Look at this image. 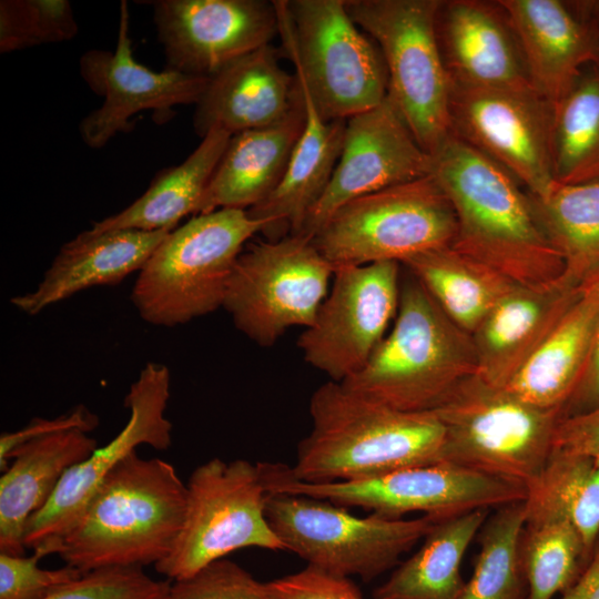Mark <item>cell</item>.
Listing matches in <instances>:
<instances>
[{
	"instance_id": "cell-17",
	"label": "cell",
	"mask_w": 599,
	"mask_h": 599,
	"mask_svg": "<svg viewBox=\"0 0 599 599\" xmlns=\"http://www.w3.org/2000/svg\"><path fill=\"white\" fill-rule=\"evenodd\" d=\"M153 21L166 68L210 78L278 34L274 0H158Z\"/></svg>"
},
{
	"instance_id": "cell-26",
	"label": "cell",
	"mask_w": 599,
	"mask_h": 599,
	"mask_svg": "<svg viewBox=\"0 0 599 599\" xmlns=\"http://www.w3.org/2000/svg\"><path fill=\"white\" fill-rule=\"evenodd\" d=\"M98 447L73 428L37 437L18 447L0 478V552L24 554L29 519L51 498L63 475Z\"/></svg>"
},
{
	"instance_id": "cell-3",
	"label": "cell",
	"mask_w": 599,
	"mask_h": 599,
	"mask_svg": "<svg viewBox=\"0 0 599 599\" xmlns=\"http://www.w3.org/2000/svg\"><path fill=\"white\" fill-rule=\"evenodd\" d=\"M187 489L175 468L133 451L101 483L60 540L65 565L83 573L106 567L154 566L182 528Z\"/></svg>"
},
{
	"instance_id": "cell-28",
	"label": "cell",
	"mask_w": 599,
	"mask_h": 599,
	"mask_svg": "<svg viewBox=\"0 0 599 599\" xmlns=\"http://www.w3.org/2000/svg\"><path fill=\"white\" fill-rule=\"evenodd\" d=\"M302 93L306 121L285 174L272 194L247 210L252 217L265 223L262 233L268 241L280 240L287 232L300 233L323 195L343 146L346 121L323 119L303 90Z\"/></svg>"
},
{
	"instance_id": "cell-23",
	"label": "cell",
	"mask_w": 599,
	"mask_h": 599,
	"mask_svg": "<svg viewBox=\"0 0 599 599\" xmlns=\"http://www.w3.org/2000/svg\"><path fill=\"white\" fill-rule=\"evenodd\" d=\"M277 51L264 45L209 78L195 104L193 128L202 139L211 131L230 135L283 120L298 93L295 74L278 63Z\"/></svg>"
},
{
	"instance_id": "cell-6",
	"label": "cell",
	"mask_w": 599,
	"mask_h": 599,
	"mask_svg": "<svg viewBox=\"0 0 599 599\" xmlns=\"http://www.w3.org/2000/svg\"><path fill=\"white\" fill-rule=\"evenodd\" d=\"M265 223L247 211L220 209L193 215L151 254L131 292L141 318L173 327L220 307L240 253Z\"/></svg>"
},
{
	"instance_id": "cell-43",
	"label": "cell",
	"mask_w": 599,
	"mask_h": 599,
	"mask_svg": "<svg viewBox=\"0 0 599 599\" xmlns=\"http://www.w3.org/2000/svg\"><path fill=\"white\" fill-rule=\"evenodd\" d=\"M552 448L599 459V406L562 417L555 433Z\"/></svg>"
},
{
	"instance_id": "cell-12",
	"label": "cell",
	"mask_w": 599,
	"mask_h": 599,
	"mask_svg": "<svg viewBox=\"0 0 599 599\" xmlns=\"http://www.w3.org/2000/svg\"><path fill=\"white\" fill-rule=\"evenodd\" d=\"M185 516L170 554L155 565L169 580L186 579L236 550H286L266 514L258 463L212 458L187 483Z\"/></svg>"
},
{
	"instance_id": "cell-22",
	"label": "cell",
	"mask_w": 599,
	"mask_h": 599,
	"mask_svg": "<svg viewBox=\"0 0 599 599\" xmlns=\"http://www.w3.org/2000/svg\"><path fill=\"white\" fill-rule=\"evenodd\" d=\"M580 287L561 277L545 284H516L471 334L477 375L505 387L546 341Z\"/></svg>"
},
{
	"instance_id": "cell-9",
	"label": "cell",
	"mask_w": 599,
	"mask_h": 599,
	"mask_svg": "<svg viewBox=\"0 0 599 599\" xmlns=\"http://www.w3.org/2000/svg\"><path fill=\"white\" fill-rule=\"evenodd\" d=\"M454 207L433 174L357 197L334 212L312 237L334 266L397 262L450 246Z\"/></svg>"
},
{
	"instance_id": "cell-25",
	"label": "cell",
	"mask_w": 599,
	"mask_h": 599,
	"mask_svg": "<svg viewBox=\"0 0 599 599\" xmlns=\"http://www.w3.org/2000/svg\"><path fill=\"white\" fill-rule=\"evenodd\" d=\"M305 121L306 108L300 87L294 104L283 120L231 135L197 214L220 209L247 211L263 202L282 181Z\"/></svg>"
},
{
	"instance_id": "cell-31",
	"label": "cell",
	"mask_w": 599,
	"mask_h": 599,
	"mask_svg": "<svg viewBox=\"0 0 599 599\" xmlns=\"http://www.w3.org/2000/svg\"><path fill=\"white\" fill-rule=\"evenodd\" d=\"M519 552L528 599H552L569 589L590 556L566 514L547 498L528 493Z\"/></svg>"
},
{
	"instance_id": "cell-21",
	"label": "cell",
	"mask_w": 599,
	"mask_h": 599,
	"mask_svg": "<svg viewBox=\"0 0 599 599\" xmlns=\"http://www.w3.org/2000/svg\"><path fill=\"white\" fill-rule=\"evenodd\" d=\"M518 37L534 89L552 105L580 71L599 64L587 0H499Z\"/></svg>"
},
{
	"instance_id": "cell-40",
	"label": "cell",
	"mask_w": 599,
	"mask_h": 599,
	"mask_svg": "<svg viewBox=\"0 0 599 599\" xmlns=\"http://www.w3.org/2000/svg\"><path fill=\"white\" fill-rule=\"evenodd\" d=\"M52 555L47 546L33 549L30 557L0 552V599H44L62 586L83 575L65 565L59 569H43L38 562Z\"/></svg>"
},
{
	"instance_id": "cell-5",
	"label": "cell",
	"mask_w": 599,
	"mask_h": 599,
	"mask_svg": "<svg viewBox=\"0 0 599 599\" xmlns=\"http://www.w3.org/2000/svg\"><path fill=\"white\" fill-rule=\"evenodd\" d=\"M274 2L283 50L323 119L347 121L387 97L383 54L353 21L345 0Z\"/></svg>"
},
{
	"instance_id": "cell-13",
	"label": "cell",
	"mask_w": 599,
	"mask_h": 599,
	"mask_svg": "<svg viewBox=\"0 0 599 599\" xmlns=\"http://www.w3.org/2000/svg\"><path fill=\"white\" fill-rule=\"evenodd\" d=\"M334 271L311 237L251 243L235 261L223 307L240 332L268 347L288 328L313 324Z\"/></svg>"
},
{
	"instance_id": "cell-38",
	"label": "cell",
	"mask_w": 599,
	"mask_h": 599,
	"mask_svg": "<svg viewBox=\"0 0 599 599\" xmlns=\"http://www.w3.org/2000/svg\"><path fill=\"white\" fill-rule=\"evenodd\" d=\"M164 599H280L238 564L219 559L191 577L173 581Z\"/></svg>"
},
{
	"instance_id": "cell-4",
	"label": "cell",
	"mask_w": 599,
	"mask_h": 599,
	"mask_svg": "<svg viewBox=\"0 0 599 599\" xmlns=\"http://www.w3.org/2000/svg\"><path fill=\"white\" fill-rule=\"evenodd\" d=\"M477 374L471 334L457 326L412 275L400 285L397 315L366 365L342 382L403 412H433Z\"/></svg>"
},
{
	"instance_id": "cell-27",
	"label": "cell",
	"mask_w": 599,
	"mask_h": 599,
	"mask_svg": "<svg viewBox=\"0 0 599 599\" xmlns=\"http://www.w3.org/2000/svg\"><path fill=\"white\" fill-rule=\"evenodd\" d=\"M599 325V275L581 284L552 332L504 387L522 400L560 409L579 385Z\"/></svg>"
},
{
	"instance_id": "cell-30",
	"label": "cell",
	"mask_w": 599,
	"mask_h": 599,
	"mask_svg": "<svg viewBox=\"0 0 599 599\" xmlns=\"http://www.w3.org/2000/svg\"><path fill=\"white\" fill-rule=\"evenodd\" d=\"M230 138L223 131L209 132L181 164L158 174L140 197L121 212L94 222L91 230L173 231L183 217L197 214Z\"/></svg>"
},
{
	"instance_id": "cell-18",
	"label": "cell",
	"mask_w": 599,
	"mask_h": 599,
	"mask_svg": "<svg viewBox=\"0 0 599 599\" xmlns=\"http://www.w3.org/2000/svg\"><path fill=\"white\" fill-rule=\"evenodd\" d=\"M114 51L91 49L80 58V74L88 87L103 98L100 108L79 125L82 141L91 149L103 148L118 133L132 130V118L146 110L171 114L177 105L196 104L209 78L175 70L153 71L133 55L130 14L121 1Z\"/></svg>"
},
{
	"instance_id": "cell-41",
	"label": "cell",
	"mask_w": 599,
	"mask_h": 599,
	"mask_svg": "<svg viewBox=\"0 0 599 599\" xmlns=\"http://www.w3.org/2000/svg\"><path fill=\"white\" fill-rule=\"evenodd\" d=\"M280 599H363L348 577L306 566L304 569L270 581Z\"/></svg>"
},
{
	"instance_id": "cell-34",
	"label": "cell",
	"mask_w": 599,
	"mask_h": 599,
	"mask_svg": "<svg viewBox=\"0 0 599 599\" xmlns=\"http://www.w3.org/2000/svg\"><path fill=\"white\" fill-rule=\"evenodd\" d=\"M552 171L562 184L599 181V64L583 68L552 105Z\"/></svg>"
},
{
	"instance_id": "cell-44",
	"label": "cell",
	"mask_w": 599,
	"mask_h": 599,
	"mask_svg": "<svg viewBox=\"0 0 599 599\" xmlns=\"http://www.w3.org/2000/svg\"><path fill=\"white\" fill-rule=\"evenodd\" d=\"M599 406V325L586 372L562 409V417L578 415Z\"/></svg>"
},
{
	"instance_id": "cell-7",
	"label": "cell",
	"mask_w": 599,
	"mask_h": 599,
	"mask_svg": "<svg viewBox=\"0 0 599 599\" xmlns=\"http://www.w3.org/2000/svg\"><path fill=\"white\" fill-rule=\"evenodd\" d=\"M432 413L445 428L441 460L531 489L554 446L560 409L531 405L477 374Z\"/></svg>"
},
{
	"instance_id": "cell-33",
	"label": "cell",
	"mask_w": 599,
	"mask_h": 599,
	"mask_svg": "<svg viewBox=\"0 0 599 599\" xmlns=\"http://www.w3.org/2000/svg\"><path fill=\"white\" fill-rule=\"evenodd\" d=\"M531 196L538 220L564 263L561 278L578 286L599 275V181L554 182Z\"/></svg>"
},
{
	"instance_id": "cell-10",
	"label": "cell",
	"mask_w": 599,
	"mask_h": 599,
	"mask_svg": "<svg viewBox=\"0 0 599 599\" xmlns=\"http://www.w3.org/2000/svg\"><path fill=\"white\" fill-rule=\"evenodd\" d=\"M267 520L286 550L333 575L372 580L396 566L438 520L357 517L326 499L267 493Z\"/></svg>"
},
{
	"instance_id": "cell-1",
	"label": "cell",
	"mask_w": 599,
	"mask_h": 599,
	"mask_svg": "<svg viewBox=\"0 0 599 599\" xmlns=\"http://www.w3.org/2000/svg\"><path fill=\"white\" fill-rule=\"evenodd\" d=\"M433 171L457 220L453 247L518 285L559 280L564 263L530 194L500 165L450 134L432 154Z\"/></svg>"
},
{
	"instance_id": "cell-32",
	"label": "cell",
	"mask_w": 599,
	"mask_h": 599,
	"mask_svg": "<svg viewBox=\"0 0 599 599\" xmlns=\"http://www.w3.org/2000/svg\"><path fill=\"white\" fill-rule=\"evenodd\" d=\"M444 313L473 334L493 307L516 284L451 245L415 255L402 263Z\"/></svg>"
},
{
	"instance_id": "cell-37",
	"label": "cell",
	"mask_w": 599,
	"mask_h": 599,
	"mask_svg": "<svg viewBox=\"0 0 599 599\" xmlns=\"http://www.w3.org/2000/svg\"><path fill=\"white\" fill-rule=\"evenodd\" d=\"M78 23L68 0H1L0 52L68 41Z\"/></svg>"
},
{
	"instance_id": "cell-39",
	"label": "cell",
	"mask_w": 599,
	"mask_h": 599,
	"mask_svg": "<svg viewBox=\"0 0 599 599\" xmlns=\"http://www.w3.org/2000/svg\"><path fill=\"white\" fill-rule=\"evenodd\" d=\"M170 586L141 567H106L83 573L44 599H164Z\"/></svg>"
},
{
	"instance_id": "cell-2",
	"label": "cell",
	"mask_w": 599,
	"mask_h": 599,
	"mask_svg": "<svg viewBox=\"0 0 599 599\" xmlns=\"http://www.w3.org/2000/svg\"><path fill=\"white\" fill-rule=\"evenodd\" d=\"M312 428L290 467L311 484L351 481L441 461L445 428L432 412H403L327 380L309 399Z\"/></svg>"
},
{
	"instance_id": "cell-16",
	"label": "cell",
	"mask_w": 599,
	"mask_h": 599,
	"mask_svg": "<svg viewBox=\"0 0 599 599\" xmlns=\"http://www.w3.org/2000/svg\"><path fill=\"white\" fill-rule=\"evenodd\" d=\"M170 370L150 362L124 398L130 417L108 444L97 447L63 475L48 502L28 521L26 548L49 545L59 552L60 540L75 524L105 477L141 445L166 450L172 444V423L165 417L170 398Z\"/></svg>"
},
{
	"instance_id": "cell-11",
	"label": "cell",
	"mask_w": 599,
	"mask_h": 599,
	"mask_svg": "<svg viewBox=\"0 0 599 599\" xmlns=\"http://www.w3.org/2000/svg\"><path fill=\"white\" fill-rule=\"evenodd\" d=\"M258 465L267 493L306 495L394 519L409 512L444 519L477 509H497L528 496L524 486L443 460L367 479L323 484L301 481L283 464Z\"/></svg>"
},
{
	"instance_id": "cell-8",
	"label": "cell",
	"mask_w": 599,
	"mask_h": 599,
	"mask_svg": "<svg viewBox=\"0 0 599 599\" xmlns=\"http://www.w3.org/2000/svg\"><path fill=\"white\" fill-rule=\"evenodd\" d=\"M440 0H345L353 21L378 45L388 94L418 144L433 154L451 134L450 79L436 33Z\"/></svg>"
},
{
	"instance_id": "cell-15",
	"label": "cell",
	"mask_w": 599,
	"mask_h": 599,
	"mask_svg": "<svg viewBox=\"0 0 599 599\" xmlns=\"http://www.w3.org/2000/svg\"><path fill=\"white\" fill-rule=\"evenodd\" d=\"M399 263L336 267L333 285L297 346L333 382H345L369 361L393 324L400 298Z\"/></svg>"
},
{
	"instance_id": "cell-46",
	"label": "cell",
	"mask_w": 599,
	"mask_h": 599,
	"mask_svg": "<svg viewBox=\"0 0 599 599\" xmlns=\"http://www.w3.org/2000/svg\"><path fill=\"white\" fill-rule=\"evenodd\" d=\"M587 6L599 34V0H587Z\"/></svg>"
},
{
	"instance_id": "cell-36",
	"label": "cell",
	"mask_w": 599,
	"mask_h": 599,
	"mask_svg": "<svg viewBox=\"0 0 599 599\" xmlns=\"http://www.w3.org/2000/svg\"><path fill=\"white\" fill-rule=\"evenodd\" d=\"M528 493L547 498L566 514L590 556L599 538V459L552 448L539 481Z\"/></svg>"
},
{
	"instance_id": "cell-24",
	"label": "cell",
	"mask_w": 599,
	"mask_h": 599,
	"mask_svg": "<svg viewBox=\"0 0 599 599\" xmlns=\"http://www.w3.org/2000/svg\"><path fill=\"white\" fill-rule=\"evenodd\" d=\"M169 233L133 229L84 231L61 246L32 292L10 302L33 316L89 287L118 285L143 267Z\"/></svg>"
},
{
	"instance_id": "cell-42",
	"label": "cell",
	"mask_w": 599,
	"mask_h": 599,
	"mask_svg": "<svg viewBox=\"0 0 599 599\" xmlns=\"http://www.w3.org/2000/svg\"><path fill=\"white\" fill-rule=\"evenodd\" d=\"M98 424V417L85 406L79 405L59 417L51 419L35 417L19 430L4 432L0 436V469L4 471L9 466L12 453L31 439L73 428L90 433Z\"/></svg>"
},
{
	"instance_id": "cell-20",
	"label": "cell",
	"mask_w": 599,
	"mask_h": 599,
	"mask_svg": "<svg viewBox=\"0 0 599 599\" xmlns=\"http://www.w3.org/2000/svg\"><path fill=\"white\" fill-rule=\"evenodd\" d=\"M436 33L450 81L535 90L518 37L499 0H440Z\"/></svg>"
},
{
	"instance_id": "cell-35",
	"label": "cell",
	"mask_w": 599,
	"mask_h": 599,
	"mask_svg": "<svg viewBox=\"0 0 599 599\" xmlns=\"http://www.w3.org/2000/svg\"><path fill=\"white\" fill-rule=\"evenodd\" d=\"M525 500L501 506L488 515L476 537L479 552L473 575L459 599H528L519 552Z\"/></svg>"
},
{
	"instance_id": "cell-14",
	"label": "cell",
	"mask_w": 599,
	"mask_h": 599,
	"mask_svg": "<svg viewBox=\"0 0 599 599\" xmlns=\"http://www.w3.org/2000/svg\"><path fill=\"white\" fill-rule=\"evenodd\" d=\"M449 119L453 135L509 172L532 196L555 182L552 104L535 90L450 81Z\"/></svg>"
},
{
	"instance_id": "cell-29",
	"label": "cell",
	"mask_w": 599,
	"mask_h": 599,
	"mask_svg": "<svg viewBox=\"0 0 599 599\" xmlns=\"http://www.w3.org/2000/svg\"><path fill=\"white\" fill-rule=\"evenodd\" d=\"M489 509H477L438 519L423 544L397 566L374 591L375 599H459L465 554L477 537Z\"/></svg>"
},
{
	"instance_id": "cell-19",
	"label": "cell",
	"mask_w": 599,
	"mask_h": 599,
	"mask_svg": "<svg viewBox=\"0 0 599 599\" xmlns=\"http://www.w3.org/2000/svg\"><path fill=\"white\" fill-rule=\"evenodd\" d=\"M433 158L416 141L389 94L346 121L332 177L300 235L313 237L344 204L432 174Z\"/></svg>"
},
{
	"instance_id": "cell-45",
	"label": "cell",
	"mask_w": 599,
	"mask_h": 599,
	"mask_svg": "<svg viewBox=\"0 0 599 599\" xmlns=\"http://www.w3.org/2000/svg\"><path fill=\"white\" fill-rule=\"evenodd\" d=\"M560 599H599V538L583 571Z\"/></svg>"
}]
</instances>
